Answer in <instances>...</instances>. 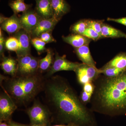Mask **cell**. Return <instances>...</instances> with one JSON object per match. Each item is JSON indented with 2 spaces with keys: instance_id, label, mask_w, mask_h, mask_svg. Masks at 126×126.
Here are the masks:
<instances>
[{
  "instance_id": "cell-1",
  "label": "cell",
  "mask_w": 126,
  "mask_h": 126,
  "mask_svg": "<svg viewBox=\"0 0 126 126\" xmlns=\"http://www.w3.org/2000/svg\"><path fill=\"white\" fill-rule=\"evenodd\" d=\"M45 105L60 124L75 126H98L94 112L81 101L66 79L59 75L45 79Z\"/></svg>"
},
{
  "instance_id": "cell-2",
  "label": "cell",
  "mask_w": 126,
  "mask_h": 126,
  "mask_svg": "<svg viewBox=\"0 0 126 126\" xmlns=\"http://www.w3.org/2000/svg\"><path fill=\"white\" fill-rule=\"evenodd\" d=\"M93 83V111L112 117L126 114V70L113 78L101 74Z\"/></svg>"
},
{
  "instance_id": "cell-3",
  "label": "cell",
  "mask_w": 126,
  "mask_h": 126,
  "mask_svg": "<svg viewBox=\"0 0 126 126\" xmlns=\"http://www.w3.org/2000/svg\"><path fill=\"white\" fill-rule=\"evenodd\" d=\"M3 89L16 104L26 105L42 91L45 79L36 73L5 78Z\"/></svg>"
},
{
  "instance_id": "cell-4",
  "label": "cell",
  "mask_w": 126,
  "mask_h": 126,
  "mask_svg": "<svg viewBox=\"0 0 126 126\" xmlns=\"http://www.w3.org/2000/svg\"><path fill=\"white\" fill-rule=\"evenodd\" d=\"M27 114L30 120L31 124H38L47 126L49 121L51 115L49 110L45 105L35 100L31 107L27 110Z\"/></svg>"
},
{
  "instance_id": "cell-5",
  "label": "cell",
  "mask_w": 126,
  "mask_h": 126,
  "mask_svg": "<svg viewBox=\"0 0 126 126\" xmlns=\"http://www.w3.org/2000/svg\"><path fill=\"white\" fill-rule=\"evenodd\" d=\"M79 83L82 86L86 84L94 82L101 75L99 69L96 67L80 64L75 71Z\"/></svg>"
},
{
  "instance_id": "cell-6",
  "label": "cell",
  "mask_w": 126,
  "mask_h": 126,
  "mask_svg": "<svg viewBox=\"0 0 126 126\" xmlns=\"http://www.w3.org/2000/svg\"><path fill=\"white\" fill-rule=\"evenodd\" d=\"M81 63L71 62L66 59V56L59 55L56 53L53 63L52 67L47 73L46 77L49 78L52 76L56 72L61 71H73L75 72Z\"/></svg>"
},
{
  "instance_id": "cell-7",
  "label": "cell",
  "mask_w": 126,
  "mask_h": 126,
  "mask_svg": "<svg viewBox=\"0 0 126 126\" xmlns=\"http://www.w3.org/2000/svg\"><path fill=\"white\" fill-rule=\"evenodd\" d=\"M17 108L16 104L7 93H2L0 96V122L10 121V118Z\"/></svg>"
},
{
  "instance_id": "cell-8",
  "label": "cell",
  "mask_w": 126,
  "mask_h": 126,
  "mask_svg": "<svg viewBox=\"0 0 126 126\" xmlns=\"http://www.w3.org/2000/svg\"><path fill=\"white\" fill-rule=\"evenodd\" d=\"M22 29L31 34L42 18L35 11L29 10L19 17Z\"/></svg>"
},
{
  "instance_id": "cell-9",
  "label": "cell",
  "mask_w": 126,
  "mask_h": 126,
  "mask_svg": "<svg viewBox=\"0 0 126 126\" xmlns=\"http://www.w3.org/2000/svg\"><path fill=\"white\" fill-rule=\"evenodd\" d=\"M18 39L19 47L16 53L18 57L30 54L31 35L29 32L21 29L15 34V36Z\"/></svg>"
},
{
  "instance_id": "cell-10",
  "label": "cell",
  "mask_w": 126,
  "mask_h": 126,
  "mask_svg": "<svg viewBox=\"0 0 126 126\" xmlns=\"http://www.w3.org/2000/svg\"><path fill=\"white\" fill-rule=\"evenodd\" d=\"M58 22V21L53 18L48 19L42 18L36 27L31 32V35L33 38H39L43 33L52 31Z\"/></svg>"
},
{
  "instance_id": "cell-11",
  "label": "cell",
  "mask_w": 126,
  "mask_h": 126,
  "mask_svg": "<svg viewBox=\"0 0 126 126\" xmlns=\"http://www.w3.org/2000/svg\"><path fill=\"white\" fill-rule=\"evenodd\" d=\"M53 18L59 21L70 10L69 5L65 0H50Z\"/></svg>"
},
{
  "instance_id": "cell-12",
  "label": "cell",
  "mask_w": 126,
  "mask_h": 126,
  "mask_svg": "<svg viewBox=\"0 0 126 126\" xmlns=\"http://www.w3.org/2000/svg\"><path fill=\"white\" fill-rule=\"evenodd\" d=\"M1 25V29L9 34L16 33L22 29L19 18L15 14L9 18H6Z\"/></svg>"
},
{
  "instance_id": "cell-13",
  "label": "cell",
  "mask_w": 126,
  "mask_h": 126,
  "mask_svg": "<svg viewBox=\"0 0 126 126\" xmlns=\"http://www.w3.org/2000/svg\"><path fill=\"white\" fill-rule=\"evenodd\" d=\"M35 10L42 19L53 18L50 0H36Z\"/></svg>"
},
{
  "instance_id": "cell-14",
  "label": "cell",
  "mask_w": 126,
  "mask_h": 126,
  "mask_svg": "<svg viewBox=\"0 0 126 126\" xmlns=\"http://www.w3.org/2000/svg\"><path fill=\"white\" fill-rule=\"evenodd\" d=\"M63 40L75 48H78L84 45H89L92 40L82 35L73 34L68 36H63Z\"/></svg>"
},
{
  "instance_id": "cell-15",
  "label": "cell",
  "mask_w": 126,
  "mask_h": 126,
  "mask_svg": "<svg viewBox=\"0 0 126 126\" xmlns=\"http://www.w3.org/2000/svg\"><path fill=\"white\" fill-rule=\"evenodd\" d=\"M88 46L75 48V53L82 63L96 67V63L91 54Z\"/></svg>"
},
{
  "instance_id": "cell-16",
  "label": "cell",
  "mask_w": 126,
  "mask_h": 126,
  "mask_svg": "<svg viewBox=\"0 0 126 126\" xmlns=\"http://www.w3.org/2000/svg\"><path fill=\"white\" fill-rule=\"evenodd\" d=\"M1 66L5 73L13 77L16 76L18 73V62L13 58L10 57H3Z\"/></svg>"
},
{
  "instance_id": "cell-17",
  "label": "cell",
  "mask_w": 126,
  "mask_h": 126,
  "mask_svg": "<svg viewBox=\"0 0 126 126\" xmlns=\"http://www.w3.org/2000/svg\"><path fill=\"white\" fill-rule=\"evenodd\" d=\"M101 35L103 38H126V34L125 33L104 23L102 25Z\"/></svg>"
},
{
  "instance_id": "cell-18",
  "label": "cell",
  "mask_w": 126,
  "mask_h": 126,
  "mask_svg": "<svg viewBox=\"0 0 126 126\" xmlns=\"http://www.w3.org/2000/svg\"><path fill=\"white\" fill-rule=\"evenodd\" d=\"M47 54L39 61V68L40 72L48 71L52 67L54 61V53L50 49H47Z\"/></svg>"
},
{
  "instance_id": "cell-19",
  "label": "cell",
  "mask_w": 126,
  "mask_h": 126,
  "mask_svg": "<svg viewBox=\"0 0 126 126\" xmlns=\"http://www.w3.org/2000/svg\"><path fill=\"white\" fill-rule=\"evenodd\" d=\"M105 66L112 67L122 70H126V53H121L105 64Z\"/></svg>"
},
{
  "instance_id": "cell-20",
  "label": "cell",
  "mask_w": 126,
  "mask_h": 126,
  "mask_svg": "<svg viewBox=\"0 0 126 126\" xmlns=\"http://www.w3.org/2000/svg\"><path fill=\"white\" fill-rule=\"evenodd\" d=\"M9 6L14 11V14L25 12L29 10L31 5L25 3L23 0H15L9 4Z\"/></svg>"
},
{
  "instance_id": "cell-21",
  "label": "cell",
  "mask_w": 126,
  "mask_h": 126,
  "mask_svg": "<svg viewBox=\"0 0 126 126\" xmlns=\"http://www.w3.org/2000/svg\"><path fill=\"white\" fill-rule=\"evenodd\" d=\"M39 61L38 59L33 57L29 64L20 73V75H27L36 73L39 68Z\"/></svg>"
},
{
  "instance_id": "cell-22",
  "label": "cell",
  "mask_w": 126,
  "mask_h": 126,
  "mask_svg": "<svg viewBox=\"0 0 126 126\" xmlns=\"http://www.w3.org/2000/svg\"><path fill=\"white\" fill-rule=\"evenodd\" d=\"M99 69L101 74L109 78L117 77L121 74L122 73L126 70H122L114 67H108L105 65Z\"/></svg>"
},
{
  "instance_id": "cell-23",
  "label": "cell",
  "mask_w": 126,
  "mask_h": 126,
  "mask_svg": "<svg viewBox=\"0 0 126 126\" xmlns=\"http://www.w3.org/2000/svg\"><path fill=\"white\" fill-rule=\"evenodd\" d=\"M89 20H82L73 25L71 31L74 34L83 35L86 30L88 28Z\"/></svg>"
},
{
  "instance_id": "cell-24",
  "label": "cell",
  "mask_w": 126,
  "mask_h": 126,
  "mask_svg": "<svg viewBox=\"0 0 126 126\" xmlns=\"http://www.w3.org/2000/svg\"><path fill=\"white\" fill-rule=\"evenodd\" d=\"M33 58L30 54L18 57V73H20L27 66Z\"/></svg>"
},
{
  "instance_id": "cell-25",
  "label": "cell",
  "mask_w": 126,
  "mask_h": 126,
  "mask_svg": "<svg viewBox=\"0 0 126 126\" xmlns=\"http://www.w3.org/2000/svg\"><path fill=\"white\" fill-rule=\"evenodd\" d=\"M5 47L9 51L16 52L19 47V43L18 39L15 36L11 37L7 39L5 43Z\"/></svg>"
},
{
  "instance_id": "cell-26",
  "label": "cell",
  "mask_w": 126,
  "mask_h": 126,
  "mask_svg": "<svg viewBox=\"0 0 126 126\" xmlns=\"http://www.w3.org/2000/svg\"><path fill=\"white\" fill-rule=\"evenodd\" d=\"M31 42L39 54H40L46 50L45 48L46 43L39 38L34 37L32 38L31 39Z\"/></svg>"
},
{
  "instance_id": "cell-27",
  "label": "cell",
  "mask_w": 126,
  "mask_h": 126,
  "mask_svg": "<svg viewBox=\"0 0 126 126\" xmlns=\"http://www.w3.org/2000/svg\"><path fill=\"white\" fill-rule=\"evenodd\" d=\"M104 21L91 20H88V28H91L94 30L102 36L101 29L102 25L103 24Z\"/></svg>"
},
{
  "instance_id": "cell-28",
  "label": "cell",
  "mask_w": 126,
  "mask_h": 126,
  "mask_svg": "<svg viewBox=\"0 0 126 126\" xmlns=\"http://www.w3.org/2000/svg\"><path fill=\"white\" fill-rule=\"evenodd\" d=\"M82 35L92 40H93L94 41H97L102 38L101 35L97 33L96 32L90 28H87Z\"/></svg>"
},
{
  "instance_id": "cell-29",
  "label": "cell",
  "mask_w": 126,
  "mask_h": 126,
  "mask_svg": "<svg viewBox=\"0 0 126 126\" xmlns=\"http://www.w3.org/2000/svg\"><path fill=\"white\" fill-rule=\"evenodd\" d=\"M52 31L47 32L43 33L40 35L39 38L41 39L46 44L56 42V40L52 36Z\"/></svg>"
},
{
  "instance_id": "cell-30",
  "label": "cell",
  "mask_w": 126,
  "mask_h": 126,
  "mask_svg": "<svg viewBox=\"0 0 126 126\" xmlns=\"http://www.w3.org/2000/svg\"><path fill=\"white\" fill-rule=\"evenodd\" d=\"M92 95L93 94L89 93L82 90L79 96L81 101L84 104L87 105V104L90 103Z\"/></svg>"
},
{
  "instance_id": "cell-31",
  "label": "cell",
  "mask_w": 126,
  "mask_h": 126,
  "mask_svg": "<svg viewBox=\"0 0 126 126\" xmlns=\"http://www.w3.org/2000/svg\"><path fill=\"white\" fill-rule=\"evenodd\" d=\"M5 41L4 38L3 36L1 29L0 28V53L1 55L2 56H3L2 55H3L4 48V47L5 46Z\"/></svg>"
},
{
  "instance_id": "cell-32",
  "label": "cell",
  "mask_w": 126,
  "mask_h": 126,
  "mask_svg": "<svg viewBox=\"0 0 126 126\" xmlns=\"http://www.w3.org/2000/svg\"><path fill=\"white\" fill-rule=\"evenodd\" d=\"M107 20L108 21H113L126 26V17L117 19L109 18H107Z\"/></svg>"
},
{
  "instance_id": "cell-33",
  "label": "cell",
  "mask_w": 126,
  "mask_h": 126,
  "mask_svg": "<svg viewBox=\"0 0 126 126\" xmlns=\"http://www.w3.org/2000/svg\"><path fill=\"white\" fill-rule=\"evenodd\" d=\"M9 126H28L23 124H19V123H16L15 122L11 121H9Z\"/></svg>"
},
{
  "instance_id": "cell-34",
  "label": "cell",
  "mask_w": 126,
  "mask_h": 126,
  "mask_svg": "<svg viewBox=\"0 0 126 126\" xmlns=\"http://www.w3.org/2000/svg\"><path fill=\"white\" fill-rule=\"evenodd\" d=\"M0 126H9V124H7L5 122H0Z\"/></svg>"
},
{
  "instance_id": "cell-35",
  "label": "cell",
  "mask_w": 126,
  "mask_h": 126,
  "mask_svg": "<svg viewBox=\"0 0 126 126\" xmlns=\"http://www.w3.org/2000/svg\"><path fill=\"white\" fill-rule=\"evenodd\" d=\"M53 126H75L72 124H60Z\"/></svg>"
},
{
  "instance_id": "cell-36",
  "label": "cell",
  "mask_w": 126,
  "mask_h": 126,
  "mask_svg": "<svg viewBox=\"0 0 126 126\" xmlns=\"http://www.w3.org/2000/svg\"><path fill=\"white\" fill-rule=\"evenodd\" d=\"M30 126H43V125H38V124H31Z\"/></svg>"
},
{
  "instance_id": "cell-37",
  "label": "cell",
  "mask_w": 126,
  "mask_h": 126,
  "mask_svg": "<svg viewBox=\"0 0 126 126\" xmlns=\"http://www.w3.org/2000/svg\"></svg>"
}]
</instances>
